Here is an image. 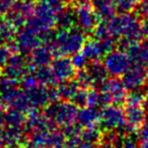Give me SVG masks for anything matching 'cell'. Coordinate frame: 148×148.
I'll return each mask as SVG.
<instances>
[{
    "mask_svg": "<svg viewBox=\"0 0 148 148\" xmlns=\"http://www.w3.org/2000/svg\"><path fill=\"white\" fill-rule=\"evenodd\" d=\"M45 113L54 125L64 129L75 124L78 114V107L70 101H55L47 106Z\"/></svg>",
    "mask_w": 148,
    "mask_h": 148,
    "instance_id": "obj_4",
    "label": "cell"
},
{
    "mask_svg": "<svg viewBox=\"0 0 148 148\" xmlns=\"http://www.w3.org/2000/svg\"><path fill=\"white\" fill-rule=\"evenodd\" d=\"M103 134L101 131L95 127H88V128H82L80 130V139L85 142H90V143H97V141L101 140Z\"/></svg>",
    "mask_w": 148,
    "mask_h": 148,
    "instance_id": "obj_28",
    "label": "cell"
},
{
    "mask_svg": "<svg viewBox=\"0 0 148 148\" xmlns=\"http://www.w3.org/2000/svg\"><path fill=\"white\" fill-rule=\"evenodd\" d=\"M146 74H147V81H148V64H147V68H146Z\"/></svg>",
    "mask_w": 148,
    "mask_h": 148,
    "instance_id": "obj_49",
    "label": "cell"
},
{
    "mask_svg": "<svg viewBox=\"0 0 148 148\" xmlns=\"http://www.w3.org/2000/svg\"><path fill=\"white\" fill-rule=\"evenodd\" d=\"M74 14H75V23L84 33L93 32L99 23V16L92 5L89 3L76 5V7L74 8Z\"/></svg>",
    "mask_w": 148,
    "mask_h": 148,
    "instance_id": "obj_12",
    "label": "cell"
},
{
    "mask_svg": "<svg viewBox=\"0 0 148 148\" xmlns=\"http://www.w3.org/2000/svg\"><path fill=\"white\" fill-rule=\"evenodd\" d=\"M0 21H1V14H0Z\"/></svg>",
    "mask_w": 148,
    "mask_h": 148,
    "instance_id": "obj_51",
    "label": "cell"
},
{
    "mask_svg": "<svg viewBox=\"0 0 148 148\" xmlns=\"http://www.w3.org/2000/svg\"><path fill=\"white\" fill-rule=\"evenodd\" d=\"M3 134H4L5 145L10 148L16 147L21 144L23 137V127L6 126L5 130H3Z\"/></svg>",
    "mask_w": 148,
    "mask_h": 148,
    "instance_id": "obj_24",
    "label": "cell"
},
{
    "mask_svg": "<svg viewBox=\"0 0 148 148\" xmlns=\"http://www.w3.org/2000/svg\"><path fill=\"white\" fill-rule=\"evenodd\" d=\"M116 8L121 12H131L138 7L140 0H114Z\"/></svg>",
    "mask_w": 148,
    "mask_h": 148,
    "instance_id": "obj_31",
    "label": "cell"
},
{
    "mask_svg": "<svg viewBox=\"0 0 148 148\" xmlns=\"http://www.w3.org/2000/svg\"><path fill=\"white\" fill-rule=\"evenodd\" d=\"M122 148H139L137 141L132 137H126L123 139Z\"/></svg>",
    "mask_w": 148,
    "mask_h": 148,
    "instance_id": "obj_40",
    "label": "cell"
},
{
    "mask_svg": "<svg viewBox=\"0 0 148 148\" xmlns=\"http://www.w3.org/2000/svg\"><path fill=\"white\" fill-rule=\"evenodd\" d=\"M142 27H143L144 34H145L146 36H148V14L144 16L143 23H142Z\"/></svg>",
    "mask_w": 148,
    "mask_h": 148,
    "instance_id": "obj_43",
    "label": "cell"
},
{
    "mask_svg": "<svg viewBox=\"0 0 148 148\" xmlns=\"http://www.w3.org/2000/svg\"><path fill=\"white\" fill-rule=\"evenodd\" d=\"M25 114L9 109L8 113L5 115V125L13 127H25Z\"/></svg>",
    "mask_w": 148,
    "mask_h": 148,
    "instance_id": "obj_27",
    "label": "cell"
},
{
    "mask_svg": "<svg viewBox=\"0 0 148 148\" xmlns=\"http://www.w3.org/2000/svg\"><path fill=\"white\" fill-rule=\"evenodd\" d=\"M87 95H88V88L80 87L75 97H73L72 101L78 108H84L87 106Z\"/></svg>",
    "mask_w": 148,
    "mask_h": 148,
    "instance_id": "obj_33",
    "label": "cell"
},
{
    "mask_svg": "<svg viewBox=\"0 0 148 148\" xmlns=\"http://www.w3.org/2000/svg\"><path fill=\"white\" fill-rule=\"evenodd\" d=\"M73 1L75 3H76V5L85 4V3H89V0H73Z\"/></svg>",
    "mask_w": 148,
    "mask_h": 148,
    "instance_id": "obj_46",
    "label": "cell"
},
{
    "mask_svg": "<svg viewBox=\"0 0 148 148\" xmlns=\"http://www.w3.org/2000/svg\"><path fill=\"white\" fill-rule=\"evenodd\" d=\"M101 123L109 131H118L126 127L125 111L119 105H105L101 111Z\"/></svg>",
    "mask_w": 148,
    "mask_h": 148,
    "instance_id": "obj_9",
    "label": "cell"
},
{
    "mask_svg": "<svg viewBox=\"0 0 148 148\" xmlns=\"http://www.w3.org/2000/svg\"><path fill=\"white\" fill-rule=\"evenodd\" d=\"M43 43V36L29 27H23L16 32L14 40L11 42L14 49L23 54L31 53Z\"/></svg>",
    "mask_w": 148,
    "mask_h": 148,
    "instance_id": "obj_6",
    "label": "cell"
},
{
    "mask_svg": "<svg viewBox=\"0 0 148 148\" xmlns=\"http://www.w3.org/2000/svg\"><path fill=\"white\" fill-rule=\"evenodd\" d=\"M138 141L140 148H148V118L138 130Z\"/></svg>",
    "mask_w": 148,
    "mask_h": 148,
    "instance_id": "obj_32",
    "label": "cell"
},
{
    "mask_svg": "<svg viewBox=\"0 0 148 148\" xmlns=\"http://www.w3.org/2000/svg\"><path fill=\"white\" fill-rule=\"evenodd\" d=\"M103 101H101V97L99 91L91 88H88V95H87V106L86 107H92L97 108V106L101 105Z\"/></svg>",
    "mask_w": 148,
    "mask_h": 148,
    "instance_id": "obj_35",
    "label": "cell"
},
{
    "mask_svg": "<svg viewBox=\"0 0 148 148\" xmlns=\"http://www.w3.org/2000/svg\"><path fill=\"white\" fill-rule=\"evenodd\" d=\"M126 127L129 133H135L146 120L145 109L143 107H126Z\"/></svg>",
    "mask_w": 148,
    "mask_h": 148,
    "instance_id": "obj_16",
    "label": "cell"
},
{
    "mask_svg": "<svg viewBox=\"0 0 148 148\" xmlns=\"http://www.w3.org/2000/svg\"><path fill=\"white\" fill-rule=\"evenodd\" d=\"M31 68L29 60L23 53H16L10 55L4 65L2 73L5 77L16 81H21V79L29 73V69Z\"/></svg>",
    "mask_w": 148,
    "mask_h": 148,
    "instance_id": "obj_10",
    "label": "cell"
},
{
    "mask_svg": "<svg viewBox=\"0 0 148 148\" xmlns=\"http://www.w3.org/2000/svg\"><path fill=\"white\" fill-rule=\"evenodd\" d=\"M25 148H46V147H43V146H40V145H36V144L29 142V144H27V145L25 146Z\"/></svg>",
    "mask_w": 148,
    "mask_h": 148,
    "instance_id": "obj_45",
    "label": "cell"
},
{
    "mask_svg": "<svg viewBox=\"0 0 148 148\" xmlns=\"http://www.w3.org/2000/svg\"><path fill=\"white\" fill-rule=\"evenodd\" d=\"M147 47H148V45H147Z\"/></svg>",
    "mask_w": 148,
    "mask_h": 148,
    "instance_id": "obj_52",
    "label": "cell"
},
{
    "mask_svg": "<svg viewBox=\"0 0 148 148\" xmlns=\"http://www.w3.org/2000/svg\"><path fill=\"white\" fill-rule=\"evenodd\" d=\"M91 5L99 18L103 21L112 18L117 10L114 0H91Z\"/></svg>",
    "mask_w": 148,
    "mask_h": 148,
    "instance_id": "obj_21",
    "label": "cell"
},
{
    "mask_svg": "<svg viewBox=\"0 0 148 148\" xmlns=\"http://www.w3.org/2000/svg\"><path fill=\"white\" fill-rule=\"evenodd\" d=\"M85 68L88 72L93 87L97 85H101L108 78L109 72H108L105 64H101L99 61L90 62Z\"/></svg>",
    "mask_w": 148,
    "mask_h": 148,
    "instance_id": "obj_22",
    "label": "cell"
},
{
    "mask_svg": "<svg viewBox=\"0 0 148 148\" xmlns=\"http://www.w3.org/2000/svg\"><path fill=\"white\" fill-rule=\"evenodd\" d=\"M109 33L114 40L121 39L123 49L131 43L140 42L144 37L142 23L138 17L130 12H122L106 21Z\"/></svg>",
    "mask_w": 148,
    "mask_h": 148,
    "instance_id": "obj_1",
    "label": "cell"
},
{
    "mask_svg": "<svg viewBox=\"0 0 148 148\" xmlns=\"http://www.w3.org/2000/svg\"><path fill=\"white\" fill-rule=\"evenodd\" d=\"M54 59V52L50 45H40L33 52H31L29 64L31 68L44 67L51 64Z\"/></svg>",
    "mask_w": 148,
    "mask_h": 148,
    "instance_id": "obj_17",
    "label": "cell"
},
{
    "mask_svg": "<svg viewBox=\"0 0 148 148\" xmlns=\"http://www.w3.org/2000/svg\"><path fill=\"white\" fill-rule=\"evenodd\" d=\"M144 107L148 110V91L145 93V99H144Z\"/></svg>",
    "mask_w": 148,
    "mask_h": 148,
    "instance_id": "obj_48",
    "label": "cell"
},
{
    "mask_svg": "<svg viewBox=\"0 0 148 148\" xmlns=\"http://www.w3.org/2000/svg\"><path fill=\"white\" fill-rule=\"evenodd\" d=\"M53 125L54 124L46 115V113H41L38 110H32L27 113V116L25 118V128L29 133H34V132L53 128Z\"/></svg>",
    "mask_w": 148,
    "mask_h": 148,
    "instance_id": "obj_15",
    "label": "cell"
},
{
    "mask_svg": "<svg viewBox=\"0 0 148 148\" xmlns=\"http://www.w3.org/2000/svg\"><path fill=\"white\" fill-rule=\"evenodd\" d=\"M122 81L127 89H130V90L140 89L142 86L145 85L146 81H147L146 69H144L143 66H131L123 74Z\"/></svg>",
    "mask_w": 148,
    "mask_h": 148,
    "instance_id": "obj_14",
    "label": "cell"
},
{
    "mask_svg": "<svg viewBox=\"0 0 148 148\" xmlns=\"http://www.w3.org/2000/svg\"><path fill=\"white\" fill-rule=\"evenodd\" d=\"M144 99H145V93L142 92L140 89L132 90L126 97V107H141L144 105Z\"/></svg>",
    "mask_w": 148,
    "mask_h": 148,
    "instance_id": "obj_29",
    "label": "cell"
},
{
    "mask_svg": "<svg viewBox=\"0 0 148 148\" xmlns=\"http://www.w3.org/2000/svg\"><path fill=\"white\" fill-rule=\"evenodd\" d=\"M66 141L64 132L56 130L54 128L34 132L29 135V142L36 145L46 148H60L63 147Z\"/></svg>",
    "mask_w": 148,
    "mask_h": 148,
    "instance_id": "obj_8",
    "label": "cell"
},
{
    "mask_svg": "<svg viewBox=\"0 0 148 148\" xmlns=\"http://www.w3.org/2000/svg\"><path fill=\"white\" fill-rule=\"evenodd\" d=\"M38 3H42V4L49 5V6L55 8L56 10H60L65 6L67 0H35Z\"/></svg>",
    "mask_w": 148,
    "mask_h": 148,
    "instance_id": "obj_38",
    "label": "cell"
},
{
    "mask_svg": "<svg viewBox=\"0 0 148 148\" xmlns=\"http://www.w3.org/2000/svg\"><path fill=\"white\" fill-rule=\"evenodd\" d=\"M37 79H36L35 75L33 73H27L25 74V76L21 79V86L23 90H29V89L34 88V87L38 86Z\"/></svg>",
    "mask_w": 148,
    "mask_h": 148,
    "instance_id": "obj_34",
    "label": "cell"
},
{
    "mask_svg": "<svg viewBox=\"0 0 148 148\" xmlns=\"http://www.w3.org/2000/svg\"><path fill=\"white\" fill-rule=\"evenodd\" d=\"M5 115H6V113L2 109V107L0 106V128L3 125H5Z\"/></svg>",
    "mask_w": 148,
    "mask_h": 148,
    "instance_id": "obj_42",
    "label": "cell"
},
{
    "mask_svg": "<svg viewBox=\"0 0 148 148\" xmlns=\"http://www.w3.org/2000/svg\"><path fill=\"white\" fill-rule=\"evenodd\" d=\"M86 42L85 33L79 27L60 29L49 40L54 54L58 56H73L81 51Z\"/></svg>",
    "mask_w": 148,
    "mask_h": 148,
    "instance_id": "obj_2",
    "label": "cell"
},
{
    "mask_svg": "<svg viewBox=\"0 0 148 148\" xmlns=\"http://www.w3.org/2000/svg\"><path fill=\"white\" fill-rule=\"evenodd\" d=\"M10 56V49L6 46L0 45V67L5 65Z\"/></svg>",
    "mask_w": 148,
    "mask_h": 148,
    "instance_id": "obj_39",
    "label": "cell"
},
{
    "mask_svg": "<svg viewBox=\"0 0 148 148\" xmlns=\"http://www.w3.org/2000/svg\"><path fill=\"white\" fill-rule=\"evenodd\" d=\"M79 88L80 86L76 82V80L70 79V80L60 82V84L57 87V91L59 97L63 101H72L77 91L79 90Z\"/></svg>",
    "mask_w": 148,
    "mask_h": 148,
    "instance_id": "obj_23",
    "label": "cell"
},
{
    "mask_svg": "<svg viewBox=\"0 0 148 148\" xmlns=\"http://www.w3.org/2000/svg\"><path fill=\"white\" fill-rule=\"evenodd\" d=\"M1 75H2V71H1V69H0V79H1Z\"/></svg>",
    "mask_w": 148,
    "mask_h": 148,
    "instance_id": "obj_50",
    "label": "cell"
},
{
    "mask_svg": "<svg viewBox=\"0 0 148 148\" xmlns=\"http://www.w3.org/2000/svg\"><path fill=\"white\" fill-rule=\"evenodd\" d=\"M106 68L112 76H123V74L131 67V61L124 49L112 50L105 55L103 60Z\"/></svg>",
    "mask_w": 148,
    "mask_h": 148,
    "instance_id": "obj_7",
    "label": "cell"
},
{
    "mask_svg": "<svg viewBox=\"0 0 148 148\" xmlns=\"http://www.w3.org/2000/svg\"><path fill=\"white\" fill-rule=\"evenodd\" d=\"M17 0H0V14L7 15L13 10Z\"/></svg>",
    "mask_w": 148,
    "mask_h": 148,
    "instance_id": "obj_37",
    "label": "cell"
},
{
    "mask_svg": "<svg viewBox=\"0 0 148 148\" xmlns=\"http://www.w3.org/2000/svg\"><path fill=\"white\" fill-rule=\"evenodd\" d=\"M17 81L8 77L0 79V106L8 107L11 99L18 91Z\"/></svg>",
    "mask_w": 148,
    "mask_h": 148,
    "instance_id": "obj_20",
    "label": "cell"
},
{
    "mask_svg": "<svg viewBox=\"0 0 148 148\" xmlns=\"http://www.w3.org/2000/svg\"><path fill=\"white\" fill-rule=\"evenodd\" d=\"M75 80L78 83L79 86L83 87V88H91V87H93L92 82H91V79L89 77L86 68L79 69L75 73Z\"/></svg>",
    "mask_w": 148,
    "mask_h": 148,
    "instance_id": "obj_30",
    "label": "cell"
},
{
    "mask_svg": "<svg viewBox=\"0 0 148 148\" xmlns=\"http://www.w3.org/2000/svg\"><path fill=\"white\" fill-rule=\"evenodd\" d=\"M127 90L123 81L113 77L107 78L101 83L99 93L103 105H121L125 103Z\"/></svg>",
    "mask_w": 148,
    "mask_h": 148,
    "instance_id": "obj_5",
    "label": "cell"
},
{
    "mask_svg": "<svg viewBox=\"0 0 148 148\" xmlns=\"http://www.w3.org/2000/svg\"><path fill=\"white\" fill-rule=\"evenodd\" d=\"M33 74L35 75L36 79H37L39 85H43V86H50L56 83L55 77H54L52 70L48 66H44V67H38L34 68Z\"/></svg>",
    "mask_w": 148,
    "mask_h": 148,
    "instance_id": "obj_26",
    "label": "cell"
},
{
    "mask_svg": "<svg viewBox=\"0 0 148 148\" xmlns=\"http://www.w3.org/2000/svg\"><path fill=\"white\" fill-rule=\"evenodd\" d=\"M114 43L115 40L113 39L103 41L97 39L86 40L80 52L85 56L88 62L99 61L101 58L105 57L106 54L114 49Z\"/></svg>",
    "mask_w": 148,
    "mask_h": 148,
    "instance_id": "obj_11",
    "label": "cell"
},
{
    "mask_svg": "<svg viewBox=\"0 0 148 148\" xmlns=\"http://www.w3.org/2000/svg\"><path fill=\"white\" fill-rule=\"evenodd\" d=\"M71 61H72V63H73L75 69H78V70L83 69V68H85L89 64L88 60L85 58V56L83 55L81 52H78V53L74 54Z\"/></svg>",
    "mask_w": 148,
    "mask_h": 148,
    "instance_id": "obj_36",
    "label": "cell"
},
{
    "mask_svg": "<svg viewBox=\"0 0 148 148\" xmlns=\"http://www.w3.org/2000/svg\"><path fill=\"white\" fill-rule=\"evenodd\" d=\"M76 122L81 128L95 127L101 122V112L92 107L81 108L78 110Z\"/></svg>",
    "mask_w": 148,
    "mask_h": 148,
    "instance_id": "obj_19",
    "label": "cell"
},
{
    "mask_svg": "<svg viewBox=\"0 0 148 148\" xmlns=\"http://www.w3.org/2000/svg\"><path fill=\"white\" fill-rule=\"evenodd\" d=\"M4 145H5L4 134H3V130L0 129V148H2Z\"/></svg>",
    "mask_w": 148,
    "mask_h": 148,
    "instance_id": "obj_44",
    "label": "cell"
},
{
    "mask_svg": "<svg viewBox=\"0 0 148 148\" xmlns=\"http://www.w3.org/2000/svg\"><path fill=\"white\" fill-rule=\"evenodd\" d=\"M133 65L144 66L148 64V47L140 42L131 43L124 48Z\"/></svg>",
    "mask_w": 148,
    "mask_h": 148,
    "instance_id": "obj_18",
    "label": "cell"
},
{
    "mask_svg": "<svg viewBox=\"0 0 148 148\" xmlns=\"http://www.w3.org/2000/svg\"><path fill=\"white\" fill-rule=\"evenodd\" d=\"M51 70L57 82H63L75 76V67L67 56H57L51 62Z\"/></svg>",
    "mask_w": 148,
    "mask_h": 148,
    "instance_id": "obj_13",
    "label": "cell"
},
{
    "mask_svg": "<svg viewBox=\"0 0 148 148\" xmlns=\"http://www.w3.org/2000/svg\"><path fill=\"white\" fill-rule=\"evenodd\" d=\"M138 11L141 15H147L148 14V0H140L138 4Z\"/></svg>",
    "mask_w": 148,
    "mask_h": 148,
    "instance_id": "obj_41",
    "label": "cell"
},
{
    "mask_svg": "<svg viewBox=\"0 0 148 148\" xmlns=\"http://www.w3.org/2000/svg\"><path fill=\"white\" fill-rule=\"evenodd\" d=\"M56 25L60 29H70L75 25V14L74 9L64 6L60 10L57 11L56 15Z\"/></svg>",
    "mask_w": 148,
    "mask_h": 148,
    "instance_id": "obj_25",
    "label": "cell"
},
{
    "mask_svg": "<svg viewBox=\"0 0 148 148\" xmlns=\"http://www.w3.org/2000/svg\"><path fill=\"white\" fill-rule=\"evenodd\" d=\"M4 43H5V38H4V36H3L1 29H0V45H3Z\"/></svg>",
    "mask_w": 148,
    "mask_h": 148,
    "instance_id": "obj_47",
    "label": "cell"
},
{
    "mask_svg": "<svg viewBox=\"0 0 148 148\" xmlns=\"http://www.w3.org/2000/svg\"><path fill=\"white\" fill-rule=\"evenodd\" d=\"M57 10L49 5L38 3L27 23V27L43 36L44 42L51 37V31L56 25Z\"/></svg>",
    "mask_w": 148,
    "mask_h": 148,
    "instance_id": "obj_3",
    "label": "cell"
}]
</instances>
